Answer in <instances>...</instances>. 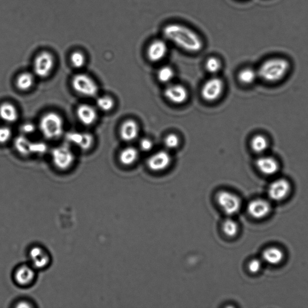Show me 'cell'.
<instances>
[{
  "instance_id": "9a60e30c",
  "label": "cell",
  "mask_w": 308,
  "mask_h": 308,
  "mask_svg": "<svg viewBox=\"0 0 308 308\" xmlns=\"http://www.w3.org/2000/svg\"><path fill=\"white\" fill-rule=\"evenodd\" d=\"M168 46L162 39H155L148 45L146 54L149 60L153 63L162 61L168 53Z\"/></svg>"
},
{
  "instance_id": "8fae6325",
  "label": "cell",
  "mask_w": 308,
  "mask_h": 308,
  "mask_svg": "<svg viewBox=\"0 0 308 308\" xmlns=\"http://www.w3.org/2000/svg\"><path fill=\"white\" fill-rule=\"evenodd\" d=\"M247 212L255 219H263L270 214L272 205L269 201L263 199H256L250 201L247 207Z\"/></svg>"
},
{
  "instance_id": "484cf974",
  "label": "cell",
  "mask_w": 308,
  "mask_h": 308,
  "mask_svg": "<svg viewBox=\"0 0 308 308\" xmlns=\"http://www.w3.org/2000/svg\"><path fill=\"white\" fill-rule=\"evenodd\" d=\"M34 77L33 74L27 72L20 74L16 80V86L18 90L27 92L33 87Z\"/></svg>"
},
{
  "instance_id": "30bf717a",
  "label": "cell",
  "mask_w": 308,
  "mask_h": 308,
  "mask_svg": "<svg viewBox=\"0 0 308 308\" xmlns=\"http://www.w3.org/2000/svg\"><path fill=\"white\" fill-rule=\"evenodd\" d=\"M292 191V184L284 178L276 179L270 184L268 188V196L270 200L279 202L289 197Z\"/></svg>"
},
{
  "instance_id": "9c48e42d",
  "label": "cell",
  "mask_w": 308,
  "mask_h": 308,
  "mask_svg": "<svg viewBox=\"0 0 308 308\" xmlns=\"http://www.w3.org/2000/svg\"><path fill=\"white\" fill-rule=\"evenodd\" d=\"M255 166L259 172L264 176H275L280 171L281 165L277 158L265 154L258 155Z\"/></svg>"
},
{
  "instance_id": "d590c367",
  "label": "cell",
  "mask_w": 308,
  "mask_h": 308,
  "mask_svg": "<svg viewBox=\"0 0 308 308\" xmlns=\"http://www.w3.org/2000/svg\"><path fill=\"white\" fill-rule=\"evenodd\" d=\"M140 148L144 152H149L154 147L153 142L148 138H144L141 140L140 142Z\"/></svg>"
},
{
  "instance_id": "7402d4cb",
  "label": "cell",
  "mask_w": 308,
  "mask_h": 308,
  "mask_svg": "<svg viewBox=\"0 0 308 308\" xmlns=\"http://www.w3.org/2000/svg\"><path fill=\"white\" fill-rule=\"evenodd\" d=\"M18 109L15 105L9 102L2 103L0 104V119L7 123H14L18 119Z\"/></svg>"
},
{
  "instance_id": "2e32d148",
  "label": "cell",
  "mask_w": 308,
  "mask_h": 308,
  "mask_svg": "<svg viewBox=\"0 0 308 308\" xmlns=\"http://www.w3.org/2000/svg\"><path fill=\"white\" fill-rule=\"evenodd\" d=\"M166 99L174 104L185 103L189 98V92L184 86L180 84L169 85L164 92Z\"/></svg>"
},
{
  "instance_id": "cb8c5ba5",
  "label": "cell",
  "mask_w": 308,
  "mask_h": 308,
  "mask_svg": "<svg viewBox=\"0 0 308 308\" xmlns=\"http://www.w3.org/2000/svg\"><path fill=\"white\" fill-rule=\"evenodd\" d=\"M33 142L28 139L25 135L22 134L16 137L14 142V146L17 152L24 156L32 155Z\"/></svg>"
},
{
  "instance_id": "74e56055",
  "label": "cell",
  "mask_w": 308,
  "mask_h": 308,
  "mask_svg": "<svg viewBox=\"0 0 308 308\" xmlns=\"http://www.w3.org/2000/svg\"><path fill=\"white\" fill-rule=\"evenodd\" d=\"M31 307V305L28 303L27 302L21 301L19 302L18 305H16V307H27L30 308Z\"/></svg>"
},
{
  "instance_id": "1f68e13d",
  "label": "cell",
  "mask_w": 308,
  "mask_h": 308,
  "mask_svg": "<svg viewBox=\"0 0 308 308\" xmlns=\"http://www.w3.org/2000/svg\"><path fill=\"white\" fill-rule=\"evenodd\" d=\"M164 144H165L166 148L175 149L180 146V139L177 134H169L168 136H166L165 140H164Z\"/></svg>"
},
{
  "instance_id": "f546056e",
  "label": "cell",
  "mask_w": 308,
  "mask_h": 308,
  "mask_svg": "<svg viewBox=\"0 0 308 308\" xmlns=\"http://www.w3.org/2000/svg\"><path fill=\"white\" fill-rule=\"evenodd\" d=\"M221 63L220 60L215 57H209L205 62V68L209 73L215 74L221 70Z\"/></svg>"
},
{
  "instance_id": "52a82bcc",
  "label": "cell",
  "mask_w": 308,
  "mask_h": 308,
  "mask_svg": "<svg viewBox=\"0 0 308 308\" xmlns=\"http://www.w3.org/2000/svg\"><path fill=\"white\" fill-rule=\"evenodd\" d=\"M55 65V59L48 51H42L37 54L33 62L34 74L45 79L51 74Z\"/></svg>"
},
{
  "instance_id": "ac0fdd59",
  "label": "cell",
  "mask_w": 308,
  "mask_h": 308,
  "mask_svg": "<svg viewBox=\"0 0 308 308\" xmlns=\"http://www.w3.org/2000/svg\"><path fill=\"white\" fill-rule=\"evenodd\" d=\"M76 114L79 121L85 126H91L94 124L97 121L98 113L94 106L82 103L78 106L76 110Z\"/></svg>"
},
{
  "instance_id": "83f0119b",
  "label": "cell",
  "mask_w": 308,
  "mask_h": 308,
  "mask_svg": "<svg viewBox=\"0 0 308 308\" xmlns=\"http://www.w3.org/2000/svg\"><path fill=\"white\" fill-rule=\"evenodd\" d=\"M175 76V72L172 68L169 66H164L159 69L157 73L158 80L161 83H169L174 79Z\"/></svg>"
},
{
  "instance_id": "d6986e66",
  "label": "cell",
  "mask_w": 308,
  "mask_h": 308,
  "mask_svg": "<svg viewBox=\"0 0 308 308\" xmlns=\"http://www.w3.org/2000/svg\"><path fill=\"white\" fill-rule=\"evenodd\" d=\"M139 126L136 121L133 119H127L120 126V137L124 142H131L139 136Z\"/></svg>"
},
{
  "instance_id": "ba28073f",
  "label": "cell",
  "mask_w": 308,
  "mask_h": 308,
  "mask_svg": "<svg viewBox=\"0 0 308 308\" xmlns=\"http://www.w3.org/2000/svg\"><path fill=\"white\" fill-rule=\"evenodd\" d=\"M224 88L222 80L218 77H212L204 83L201 89V96L207 102H214L219 99L223 93Z\"/></svg>"
},
{
  "instance_id": "4fadbf2b",
  "label": "cell",
  "mask_w": 308,
  "mask_h": 308,
  "mask_svg": "<svg viewBox=\"0 0 308 308\" xmlns=\"http://www.w3.org/2000/svg\"><path fill=\"white\" fill-rule=\"evenodd\" d=\"M172 162L171 155L166 151L155 152L148 158L147 165L151 171L160 172L168 169Z\"/></svg>"
},
{
  "instance_id": "5bb4252c",
  "label": "cell",
  "mask_w": 308,
  "mask_h": 308,
  "mask_svg": "<svg viewBox=\"0 0 308 308\" xmlns=\"http://www.w3.org/2000/svg\"><path fill=\"white\" fill-rule=\"evenodd\" d=\"M36 278V269L30 264H22L14 272L13 279L19 286L27 287L32 284Z\"/></svg>"
},
{
  "instance_id": "e0dca14e",
  "label": "cell",
  "mask_w": 308,
  "mask_h": 308,
  "mask_svg": "<svg viewBox=\"0 0 308 308\" xmlns=\"http://www.w3.org/2000/svg\"><path fill=\"white\" fill-rule=\"evenodd\" d=\"M66 140L79 147L83 151L90 149L94 144V137L89 132H70L66 135Z\"/></svg>"
},
{
  "instance_id": "7c38bea8",
  "label": "cell",
  "mask_w": 308,
  "mask_h": 308,
  "mask_svg": "<svg viewBox=\"0 0 308 308\" xmlns=\"http://www.w3.org/2000/svg\"><path fill=\"white\" fill-rule=\"evenodd\" d=\"M30 265L36 269H44L50 263L51 258L44 247L36 246L31 247L28 252Z\"/></svg>"
},
{
  "instance_id": "603a6c76",
  "label": "cell",
  "mask_w": 308,
  "mask_h": 308,
  "mask_svg": "<svg viewBox=\"0 0 308 308\" xmlns=\"http://www.w3.org/2000/svg\"><path fill=\"white\" fill-rule=\"evenodd\" d=\"M139 151L136 148L128 146L120 152L119 160L122 165L129 166L136 163L139 158Z\"/></svg>"
},
{
  "instance_id": "44dd1931",
  "label": "cell",
  "mask_w": 308,
  "mask_h": 308,
  "mask_svg": "<svg viewBox=\"0 0 308 308\" xmlns=\"http://www.w3.org/2000/svg\"><path fill=\"white\" fill-rule=\"evenodd\" d=\"M262 260L272 266H277L283 261L285 254L283 250L278 247H267L262 253Z\"/></svg>"
},
{
  "instance_id": "277c9868",
  "label": "cell",
  "mask_w": 308,
  "mask_h": 308,
  "mask_svg": "<svg viewBox=\"0 0 308 308\" xmlns=\"http://www.w3.org/2000/svg\"><path fill=\"white\" fill-rule=\"evenodd\" d=\"M71 85L76 93L83 97H94L99 93V85L88 74H76L72 79Z\"/></svg>"
},
{
  "instance_id": "8d00e7d4",
  "label": "cell",
  "mask_w": 308,
  "mask_h": 308,
  "mask_svg": "<svg viewBox=\"0 0 308 308\" xmlns=\"http://www.w3.org/2000/svg\"><path fill=\"white\" fill-rule=\"evenodd\" d=\"M36 129V126L32 123H25L21 126V130L22 134L28 135L34 133Z\"/></svg>"
},
{
  "instance_id": "3957f363",
  "label": "cell",
  "mask_w": 308,
  "mask_h": 308,
  "mask_svg": "<svg viewBox=\"0 0 308 308\" xmlns=\"http://www.w3.org/2000/svg\"><path fill=\"white\" fill-rule=\"evenodd\" d=\"M39 128L45 139L56 140L62 136L64 131V120L56 112H48L40 119Z\"/></svg>"
},
{
  "instance_id": "ffe728a7",
  "label": "cell",
  "mask_w": 308,
  "mask_h": 308,
  "mask_svg": "<svg viewBox=\"0 0 308 308\" xmlns=\"http://www.w3.org/2000/svg\"><path fill=\"white\" fill-rule=\"evenodd\" d=\"M271 145L270 139L266 135L258 133L253 136L250 140L252 151L258 155L267 154Z\"/></svg>"
},
{
  "instance_id": "d4e9b609",
  "label": "cell",
  "mask_w": 308,
  "mask_h": 308,
  "mask_svg": "<svg viewBox=\"0 0 308 308\" xmlns=\"http://www.w3.org/2000/svg\"><path fill=\"white\" fill-rule=\"evenodd\" d=\"M238 81L245 86L254 84L259 80V75L257 70L252 68H245L241 70L238 74Z\"/></svg>"
},
{
  "instance_id": "e575fe53",
  "label": "cell",
  "mask_w": 308,
  "mask_h": 308,
  "mask_svg": "<svg viewBox=\"0 0 308 308\" xmlns=\"http://www.w3.org/2000/svg\"><path fill=\"white\" fill-rule=\"evenodd\" d=\"M47 150V146L42 142H33L32 154H44Z\"/></svg>"
},
{
  "instance_id": "7a4b0ae2",
  "label": "cell",
  "mask_w": 308,
  "mask_h": 308,
  "mask_svg": "<svg viewBox=\"0 0 308 308\" xmlns=\"http://www.w3.org/2000/svg\"><path fill=\"white\" fill-rule=\"evenodd\" d=\"M291 70L289 60L281 57L268 59L257 69L259 79L268 84H276L286 79Z\"/></svg>"
},
{
  "instance_id": "d6a6232c",
  "label": "cell",
  "mask_w": 308,
  "mask_h": 308,
  "mask_svg": "<svg viewBox=\"0 0 308 308\" xmlns=\"http://www.w3.org/2000/svg\"><path fill=\"white\" fill-rule=\"evenodd\" d=\"M12 131L7 126H0V145H4L11 139Z\"/></svg>"
},
{
  "instance_id": "8992f818",
  "label": "cell",
  "mask_w": 308,
  "mask_h": 308,
  "mask_svg": "<svg viewBox=\"0 0 308 308\" xmlns=\"http://www.w3.org/2000/svg\"><path fill=\"white\" fill-rule=\"evenodd\" d=\"M51 158L54 166L60 171H66L71 168L76 160L74 152L67 145L54 148L51 152Z\"/></svg>"
},
{
  "instance_id": "f1b7e54d",
  "label": "cell",
  "mask_w": 308,
  "mask_h": 308,
  "mask_svg": "<svg viewBox=\"0 0 308 308\" xmlns=\"http://www.w3.org/2000/svg\"><path fill=\"white\" fill-rule=\"evenodd\" d=\"M96 103L100 110L104 112L111 111L114 106V100L111 97L107 96L99 97Z\"/></svg>"
},
{
  "instance_id": "4dcf8cb0",
  "label": "cell",
  "mask_w": 308,
  "mask_h": 308,
  "mask_svg": "<svg viewBox=\"0 0 308 308\" xmlns=\"http://www.w3.org/2000/svg\"><path fill=\"white\" fill-rule=\"evenodd\" d=\"M70 60L74 68L80 69L85 65L86 57L82 52L76 51L71 54Z\"/></svg>"
},
{
  "instance_id": "5b68a950",
  "label": "cell",
  "mask_w": 308,
  "mask_h": 308,
  "mask_svg": "<svg viewBox=\"0 0 308 308\" xmlns=\"http://www.w3.org/2000/svg\"><path fill=\"white\" fill-rule=\"evenodd\" d=\"M215 200L221 209L229 216L237 214L241 209V199L234 193L221 191L217 193Z\"/></svg>"
},
{
  "instance_id": "4316f807",
  "label": "cell",
  "mask_w": 308,
  "mask_h": 308,
  "mask_svg": "<svg viewBox=\"0 0 308 308\" xmlns=\"http://www.w3.org/2000/svg\"><path fill=\"white\" fill-rule=\"evenodd\" d=\"M238 224L231 218H226L222 223V230L224 234L227 237H234L239 232Z\"/></svg>"
},
{
  "instance_id": "836d02e7",
  "label": "cell",
  "mask_w": 308,
  "mask_h": 308,
  "mask_svg": "<svg viewBox=\"0 0 308 308\" xmlns=\"http://www.w3.org/2000/svg\"><path fill=\"white\" fill-rule=\"evenodd\" d=\"M263 267V261L259 260L258 258L252 259L249 262L247 265V269H248L250 273L252 274H257L260 272Z\"/></svg>"
},
{
  "instance_id": "6da1fadb",
  "label": "cell",
  "mask_w": 308,
  "mask_h": 308,
  "mask_svg": "<svg viewBox=\"0 0 308 308\" xmlns=\"http://www.w3.org/2000/svg\"><path fill=\"white\" fill-rule=\"evenodd\" d=\"M163 35L169 41L190 53H198L204 48L201 36L192 28L179 23H170L165 25Z\"/></svg>"
}]
</instances>
